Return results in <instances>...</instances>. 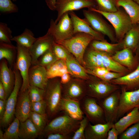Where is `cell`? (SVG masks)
I'll return each mask as SVG.
<instances>
[{
  "instance_id": "obj_1",
  "label": "cell",
  "mask_w": 139,
  "mask_h": 139,
  "mask_svg": "<svg viewBox=\"0 0 139 139\" xmlns=\"http://www.w3.org/2000/svg\"><path fill=\"white\" fill-rule=\"evenodd\" d=\"M88 9L99 13L104 16L111 24L118 42L121 41L125 34L133 27L130 18L125 10L120 7L116 11L106 12L100 11L94 7Z\"/></svg>"
},
{
  "instance_id": "obj_2",
  "label": "cell",
  "mask_w": 139,
  "mask_h": 139,
  "mask_svg": "<svg viewBox=\"0 0 139 139\" xmlns=\"http://www.w3.org/2000/svg\"><path fill=\"white\" fill-rule=\"evenodd\" d=\"M94 39V38L90 34L78 32L70 38L57 43L64 47L74 56L80 64L85 67L84 54L89 44Z\"/></svg>"
},
{
  "instance_id": "obj_3",
  "label": "cell",
  "mask_w": 139,
  "mask_h": 139,
  "mask_svg": "<svg viewBox=\"0 0 139 139\" xmlns=\"http://www.w3.org/2000/svg\"><path fill=\"white\" fill-rule=\"evenodd\" d=\"M44 100L47 105V112L51 117L60 111L62 97V84L59 77L50 79L45 89Z\"/></svg>"
},
{
  "instance_id": "obj_4",
  "label": "cell",
  "mask_w": 139,
  "mask_h": 139,
  "mask_svg": "<svg viewBox=\"0 0 139 139\" xmlns=\"http://www.w3.org/2000/svg\"><path fill=\"white\" fill-rule=\"evenodd\" d=\"M64 113L46 125L43 132L47 135L59 133L71 135L74 133L79 127L80 120L75 119Z\"/></svg>"
},
{
  "instance_id": "obj_5",
  "label": "cell",
  "mask_w": 139,
  "mask_h": 139,
  "mask_svg": "<svg viewBox=\"0 0 139 139\" xmlns=\"http://www.w3.org/2000/svg\"><path fill=\"white\" fill-rule=\"evenodd\" d=\"M47 32L58 43L71 37L74 34L73 23L68 12L64 14L57 23L51 19Z\"/></svg>"
},
{
  "instance_id": "obj_6",
  "label": "cell",
  "mask_w": 139,
  "mask_h": 139,
  "mask_svg": "<svg viewBox=\"0 0 139 139\" xmlns=\"http://www.w3.org/2000/svg\"><path fill=\"white\" fill-rule=\"evenodd\" d=\"M86 80L87 95L97 100L101 99L120 89V86L104 81L90 75Z\"/></svg>"
},
{
  "instance_id": "obj_7",
  "label": "cell",
  "mask_w": 139,
  "mask_h": 139,
  "mask_svg": "<svg viewBox=\"0 0 139 139\" xmlns=\"http://www.w3.org/2000/svg\"><path fill=\"white\" fill-rule=\"evenodd\" d=\"M84 19L96 31L104 36H106L112 42H118L113 27L102 17L101 14L96 12L83 10Z\"/></svg>"
},
{
  "instance_id": "obj_8",
  "label": "cell",
  "mask_w": 139,
  "mask_h": 139,
  "mask_svg": "<svg viewBox=\"0 0 139 139\" xmlns=\"http://www.w3.org/2000/svg\"><path fill=\"white\" fill-rule=\"evenodd\" d=\"M17 54L14 68L19 71L22 83L19 93L28 89L29 86L28 73L32 65V59L29 49L16 44Z\"/></svg>"
},
{
  "instance_id": "obj_9",
  "label": "cell",
  "mask_w": 139,
  "mask_h": 139,
  "mask_svg": "<svg viewBox=\"0 0 139 139\" xmlns=\"http://www.w3.org/2000/svg\"><path fill=\"white\" fill-rule=\"evenodd\" d=\"M13 70L15 75L14 87L7 100L5 111L3 117L0 119L1 125L4 127L9 125L15 115L18 95L22 83V79L19 70L14 68Z\"/></svg>"
},
{
  "instance_id": "obj_10",
  "label": "cell",
  "mask_w": 139,
  "mask_h": 139,
  "mask_svg": "<svg viewBox=\"0 0 139 139\" xmlns=\"http://www.w3.org/2000/svg\"><path fill=\"white\" fill-rule=\"evenodd\" d=\"M81 109L92 124L107 123L104 113L95 98L86 95L80 101Z\"/></svg>"
},
{
  "instance_id": "obj_11",
  "label": "cell",
  "mask_w": 139,
  "mask_h": 139,
  "mask_svg": "<svg viewBox=\"0 0 139 139\" xmlns=\"http://www.w3.org/2000/svg\"><path fill=\"white\" fill-rule=\"evenodd\" d=\"M120 93V89L105 97L98 100L103 110L107 123L114 124L118 119Z\"/></svg>"
},
{
  "instance_id": "obj_12",
  "label": "cell",
  "mask_w": 139,
  "mask_h": 139,
  "mask_svg": "<svg viewBox=\"0 0 139 139\" xmlns=\"http://www.w3.org/2000/svg\"><path fill=\"white\" fill-rule=\"evenodd\" d=\"M86 80L73 77L65 84H62L63 97L81 101L87 95Z\"/></svg>"
},
{
  "instance_id": "obj_13",
  "label": "cell",
  "mask_w": 139,
  "mask_h": 139,
  "mask_svg": "<svg viewBox=\"0 0 139 139\" xmlns=\"http://www.w3.org/2000/svg\"><path fill=\"white\" fill-rule=\"evenodd\" d=\"M96 8L93 0H57L56 9L57 15L55 22L57 23L65 13L81 9Z\"/></svg>"
},
{
  "instance_id": "obj_14",
  "label": "cell",
  "mask_w": 139,
  "mask_h": 139,
  "mask_svg": "<svg viewBox=\"0 0 139 139\" xmlns=\"http://www.w3.org/2000/svg\"><path fill=\"white\" fill-rule=\"evenodd\" d=\"M118 119L135 108L139 107V88L132 91H126L121 86Z\"/></svg>"
},
{
  "instance_id": "obj_15",
  "label": "cell",
  "mask_w": 139,
  "mask_h": 139,
  "mask_svg": "<svg viewBox=\"0 0 139 139\" xmlns=\"http://www.w3.org/2000/svg\"><path fill=\"white\" fill-rule=\"evenodd\" d=\"M54 40L52 36L48 32L44 36L37 38L29 49L32 59V65L37 64L38 59L42 55L52 48Z\"/></svg>"
},
{
  "instance_id": "obj_16",
  "label": "cell",
  "mask_w": 139,
  "mask_h": 139,
  "mask_svg": "<svg viewBox=\"0 0 139 139\" xmlns=\"http://www.w3.org/2000/svg\"><path fill=\"white\" fill-rule=\"evenodd\" d=\"M68 13L73 23L74 34L82 32L92 36L95 40H106L104 36L95 31L84 19L79 18L73 11Z\"/></svg>"
},
{
  "instance_id": "obj_17",
  "label": "cell",
  "mask_w": 139,
  "mask_h": 139,
  "mask_svg": "<svg viewBox=\"0 0 139 139\" xmlns=\"http://www.w3.org/2000/svg\"><path fill=\"white\" fill-rule=\"evenodd\" d=\"M0 81L3 84L7 99L12 91L15 82V75L13 70L8 66L5 59L0 60Z\"/></svg>"
},
{
  "instance_id": "obj_18",
  "label": "cell",
  "mask_w": 139,
  "mask_h": 139,
  "mask_svg": "<svg viewBox=\"0 0 139 139\" xmlns=\"http://www.w3.org/2000/svg\"><path fill=\"white\" fill-rule=\"evenodd\" d=\"M130 49L125 48L117 51L111 57L115 62L132 72L139 64L138 59Z\"/></svg>"
},
{
  "instance_id": "obj_19",
  "label": "cell",
  "mask_w": 139,
  "mask_h": 139,
  "mask_svg": "<svg viewBox=\"0 0 139 139\" xmlns=\"http://www.w3.org/2000/svg\"><path fill=\"white\" fill-rule=\"evenodd\" d=\"M32 65L28 73L30 85L45 89L49 79L47 77L46 69L38 64Z\"/></svg>"
},
{
  "instance_id": "obj_20",
  "label": "cell",
  "mask_w": 139,
  "mask_h": 139,
  "mask_svg": "<svg viewBox=\"0 0 139 139\" xmlns=\"http://www.w3.org/2000/svg\"><path fill=\"white\" fill-rule=\"evenodd\" d=\"M16 105L15 115L20 122H24L29 118L31 112V101L28 89L19 93Z\"/></svg>"
},
{
  "instance_id": "obj_21",
  "label": "cell",
  "mask_w": 139,
  "mask_h": 139,
  "mask_svg": "<svg viewBox=\"0 0 139 139\" xmlns=\"http://www.w3.org/2000/svg\"><path fill=\"white\" fill-rule=\"evenodd\" d=\"M110 83L119 85L127 91H132L139 89V64L133 71L117 79L112 80Z\"/></svg>"
},
{
  "instance_id": "obj_22",
  "label": "cell",
  "mask_w": 139,
  "mask_h": 139,
  "mask_svg": "<svg viewBox=\"0 0 139 139\" xmlns=\"http://www.w3.org/2000/svg\"><path fill=\"white\" fill-rule=\"evenodd\" d=\"M114 126V123L91 124L90 122L85 131V139H106L108 131Z\"/></svg>"
},
{
  "instance_id": "obj_23",
  "label": "cell",
  "mask_w": 139,
  "mask_h": 139,
  "mask_svg": "<svg viewBox=\"0 0 139 139\" xmlns=\"http://www.w3.org/2000/svg\"><path fill=\"white\" fill-rule=\"evenodd\" d=\"M60 110L63 111L76 120H81L84 117L80 101L70 98L62 97L60 103Z\"/></svg>"
},
{
  "instance_id": "obj_24",
  "label": "cell",
  "mask_w": 139,
  "mask_h": 139,
  "mask_svg": "<svg viewBox=\"0 0 139 139\" xmlns=\"http://www.w3.org/2000/svg\"><path fill=\"white\" fill-rule=\"evenodd\" d=\"M65 62L67 69L73 77L85 80L90 78V75L87 70L80 64L70 53L68 55Z\"/></svg>"
},
{
  "instance_id": "obj_25",
  "label": "cell",
  "mask_w": 139,
  "mask_h": 139,
  "mask_svg": "<svg viewBox=\"0 0 139 139\" xmlns=\"http://www.w3.org/2000/svg\"><path fill=\"white\" fill-rule=\"evenodd\" d=\"M138 122L139 107H137L121 118L114 124V126L120 135L128 128Z\"/></svg>"
},
{
  "instance_id": "obj_26",
  "label": "cell",
  "mask_w": 139,
  "mask_h": 139,
  "mask_svg": "<svg viewBox=\"0 0 139 139\" xmlns=\"http://www.w3.org/2000/svg\"><path fill=\"white\" fill-rule=\"evenodd\" d=\"M89 47L95 50L105 53L111 56L117 51L122 49L121 43H110L106 40L104 41L93 40Z\"/></svg>"
},
{
  "instance_id": "obj_27",
  "label": "cell",
  "mask_w": 139,
  "mask_h": 139,
  "mask_svg": "<svg viewBox=\"0 0 139 139\" xmlns=\"http://www.w3.org/2000/svg\"><path fill=\"white\" fill-rule=\"evenodd\" d=\"M119 42L122 49L128 48L135 53L139 44V31L137 24H134Z\"/></svg>"
},
{
  "instance_id": "obj_28",
  "label": "cell",
  "mask_w": 139,
  "mask_h": 139,
  "mask_svg": "<svg viewBox=\"0 0 139 139\" xmlns=\"http://www.w3.org/2000/svg\"><path fill=\"white\" fill-rule=\"evenodd\" d=\"M16 46L12 44L0 41V60L5 59L9 66L13 70L16 59Z\"/></svg>"
},
{
  "instance_id": "obj_29",
  "label": "cell",
  "mask_w": 139,
  "mask_h": 139,
  "mask_svg": "<svg viewBox=\"0 0 139 139\" xmlns=\"http://www.w3.org/2000/svg\"><path fill=\"white\" fill-rule=\"evenodd\" d=\"M118 7H122L129 16L133 24L139 22V5L133 0H117Z\"/></svg>"
},
{
  "instance_id": "obj_30",
  "label": "cell",
  "mask_w": 139,
  "mask_h": 139,
  "mask_svg": "<svg viewBox=\"0 0 139 139\" xmlns=\"http://www.w3.org/2000/svg\"><path fill=\"white\" fill-rule=\"evenodd\" d=\"M97 51L102 67L111 71L122 73L125 75L131 72L126 67L115 62L111 56L105 53Z\"/></svg>"
},
{
  "instance_id": "obj_31",
  "label": "cell",
  "mask_w": 139,
  "mask_h": 139,
  "mask_svg": "<svg viewBox=\"0 0 139 139\" xmlns=\"http://www.w3.org/2000/svg\"><path fill=\"white\" fill-rule=\"evenodd\" d=\"M41 133L29 118L24 122H20L19 134L20 138L34 139Z\"/></svg>"
},
{
  "instance_id": "obj_32",
  "label": "cell",
  "mask_w": 139,
  "mask_h": 139,
  "mask_svg": "<svg viewBox=\"0 0 139 139\" xmlns=\"http://www.w3.org/2000/svg\"><path fill=\"white\" fill-rule=\"evenodd\" d=\"M85 67L91 70L97 67H102L100 58L96 51L88 47L84 56Z\"/></svg>"
},
{
  "instance_id": "obj_33",
  "label": "cell",
  "mask_w": 139,
  "mask_h": 139,
  "mask_svg": "<svg viewBox=\"0 0 139 139\" xmlns=\"http://www.w3.org/2000/svg\"><path fill=\"white\" fill-rule=\"evenodd\" d=\"M46 70L49 79L60 77L66 73H70L66 66L65 61L62 59L57 60Z\"/></svg>"
},
{
  "instance_id": "obj_34",
  "label": "cell",
  "mask_w": 139,
  "mask_h": 139,
  "mask_svg": "<svg viewBox=\"0 0 139 139\" xmlns=\"http://www.w3.org/2000/svg\"><path fill=\"white\" fill-rule=\"evenodd\" d=\"M36 39L32 32L30 30L26 28L22 33L13 37L11 40L16 42V44L29 49Z\"/></svg>"
},
{
  "instance_id": "obj_35",
  "label": "cell",
  "mask_w": 139,
  "mask_h": 139,
  "mask_svg": "<svg viewBox=\"0 0 139 139\" xmlns=\"http://www.w3.org/2000/svg\"><path fill=\"white\" fill-rule=\"evenodd\" d=\"M95 2L97 9L104 12H112L117 11L118 7L117 0H93Z\"/></svg>"
},
{
  "instance_id": "obj_36",
  "label": "cell",
  "mask_w": 139,
  "mask_h": 139,
  "mask_svg": "<svg viewBox=\"0 0 139 139\" xmlns=\"http://www.w3.org/2000/svg\"><path fill=\"white\" fill-rule=\"evenodd\" d=\"M20 121L16 118L4 133L3 139H18Z\"/></svg>"
},
{
  "instance_id": "obj_37",
  "label": "cell",
  "mask_w": 139,
  "mask_h": 139,
  "mask_svg": "<svg viewBox=\"0 0 139 139\" xmlns=\"http://www.w3.org/2000/svg\"><path fill=\"white\" fill-rule=\"evenodd\" d=\"M29 118L41 133L43 132L46 125L47 115H42L31 111Z\"/></svg>"
},
{
  "instance_id": "obj_38",
  "label": "cell",
  "mask_w": 139,
  "mask_h": 139,
  "mask_svg": "<svg viewBox=\"0 0 139 139\" xmlns=\"http://www.w3.org/2000/svg\"><path fill=\"white\" fill-rule=\"evenodd\" d=\"M57 60L51 48L40 57L38 60L37 64L44 67L47 69Z\"/></svg>"
},
{
  "instance_id": "obj_39",
  "label": "cell",
  "mask_w": 139,
  "mask_h": 139,
  "mask_svg": "<svg viewBox=\"0 0 139 139\" xmlns=\"http://www.w3.org/2000/svg\"><path fill=\"white\" fill-rule=\"evenodd\" d=\"M120 135L119 139H139V122L128 128Z\"/></svg>"
},
{
  "instance_id": "obj_40",
  "label": "cell",
  "mask_w": 139,
  "mask_h": 139,
  "mask_svg": "<svg viewBox=\"0 0 139 139\" xmlns=\"http://www.w3.org/2000/svg\"><path fill=\"white\" fill-rule=\"evenodd\" d=\"M28 89L31 102H37L44 99L45 89L32 85H30Z\"/></svg>"
},
{
  "instance_id": "obj_41",
  "label": "cell",
  "mask_w": 139,
  "mask_h": 139,
  "mask_svg": "<svg viewBox=\"0 0 139 139\" xmlns=\"http://www.w3.org/2000/svg\"><path fill=\"white\" fill-rule=\"evenodd\" d=\"M13 38L12 31L4 23H0V41L11 44V39Z\"/></svg>"
},
{
  "instance_id": "obj_42",
  "label": "cell",
  "mask_w": 139,
  "mask_h": 139,
  "mask_svg": "<svg viewBox=\"0 0 139 139\" xmlns=\"http://www.w3.org/2000/svg\"><path fill=\"white\" fill-rule=\"evenodd\" d=\"M17 6L11 0H0V11L2 13L10 14L17 12Z\"/></svg>"
},
{
  "instance_id": "obj_43",
  "label": "cell",
  "mask_w": 139,
  "mask_h": 139,
  "mask_svg": "<svg viewBox=\"0 0 139 139\" xmlns=\"http://www.w3.org/2000/svg\"><path fill=\"white\" fill-rule=\"evenodd\" d=\"M51 49L58 59H62L65 61L70 53L62 46L55 41L53 44Z\"/></svg>"
},
{
  "instance_id": "obj_44",
  "label": "cell",
  "mask_w": 139,
  "mask_h": 139,
  "mask_svg": "<svg viewBox=\"0 0 139 139\" xmlns=\"http://www.w3.org/2000/svg\"><path fill=\"white\" fill-rule=\"evenodd\" d=\"M89 122L87 117L84 116L80 120L79 127L74 133L72 139H85V131Z\"/></svg>"
},
{
  "instance_id": "obj_45",
  "label": "cell",
  "mask_w": 139,
  "mask_h": 139,
  "mask_svg": "<svg viewBox=\"0 0 139 139\" xmlns=\"http://www.w3.org/2000/svg\"><path fill=\"white\" fill-rule=\"evenodd\" d=\"M31 109L42 115H47V105L44 99L39 101L31 102Z\"/></svg>"
},
{
  "instance_id": "obj_46",
  "label": "cell",
  "mask_w": 139,
  "mask_h": 139,
  "mask_svg": "<svg viewBox=\"0 0 139 139\" xmlns=\"http://www.w3.org/2000/svg\"><path fill=\"white\" fill-rule=\"evenodd\" d=\"M125 75L123 73L110 71L99 78L104 81L110 83L111 80L117 79Z\"/></svg>"
},
{
  "instance_id": "obj_47",
  "label": "cell",
  "mask_w": 139,
  "mask_h": 139,
  "mask_svg": "<svg viewBox=\"0 0 139 139\" xmlns=\"http://www.w3.org/2000/svg\"><path fill=\"white\" fill-rule=\"evenodd\" d=\"M87 70L89 74L95 76L98 78L103 76L107 72L110 71L103 67H97L91 70Z\"/></svg>"
},
{
  "instance_id": "obj_48",
  "label": "cell",
  "mask_w": 139,
  "mask_h": 139,
  "mask_svg": "<svg viewBox=\"0 0 139 139\" xmlns=\"http://www.w3.org/2000/svg\"><path fill=\"white\" fill-rule=\"evenodd\" d=\"M72 137L70 135L65 134L59 133H50L47 135V139H69Z\"/></svg>"
},
{
  "instance_id": "obj_49",
  "label": "cell",
  "mask_w": 139,
  "mask_h": 139,
  "mask_svg": "<svg viewBox=\"0 0 139 139\" xmlns=\"http://www.w3.org/2000/svg\"><path fill=\"white\" fill-rule=\"evenodd\" d=\"M119 135L118 131L114 126L108 131L106 139H117Z\"/></svg>"
},
{
  "instance_id": "obj_50",
  "label": "cell",
  "mask_w": 139,
  "mask_h": 139,
  "mask_svg": "<svg viewBox=\"0 0 139 139\" xmlns=\"http://www.w3.org/2000/svg\"><path fill=\"white\" fill-rule=\"evenodd\" d=\"M7 100L0 99V119H1L5 113Z\"/></svg>"
},
{
  "instance_id": "obj_51",
  "label": "cell",
  "mask_w": 139,
  "mask_h": 139,
  "mask_svg": "<svg viewBox=\"0 0 139 139\" xmlns=\"http://www.w3.org/2000/svg\"><path fill=\"white\" fill-rule=\"evenodd\" d=\"M70 74L66 73L63 74L60 77V82L62 84H65L68 83L71 79Z\"/></svg>"
},
{
  "instance_id": "obj_52",
  "label": "cell",
  "mask_w": 139,
  "mask_h": 139,
  "mask_svg": "<svg viewBox=\"0 0 139 139\" xmlns=\"http://www.w3.org/2000/svg\"><path fill=\"white\" fill-rule=\"evenodd\" d=\"M47 6L51 10L54 11L56 9V4L57 0H45Z\"/></svg>"
},
{
  "instance_id": "obj_53",
  "label": "cell",
  "mask_w": 139,
  "mask_h": 139,
  "mask_svg": "<svg viewBox=\"0 0 139 139\" xmlns=\"http://www.w3.org/2000/svg\"><path fill=\"white\" fill-rule=\"evenodd\" d=\"M0 99L2 100H7L5 91L3 84L0 81Z\"/></svg>"
},
{
  "instance_id": "obj_54",
  "label": "cell",
  "mask_w": 139,
  "mask_h": 139,
  "mask_svg": "<svg viewBox=\"0 0 139 139\" xmlns=\"http://www.w3.org/2000/svg\"><path fill=\"white\" fill-rule=\"evenodd\" d=\"M135 56L137 57L139 61V44L135 52Z\"/></svg>"
},
{
  "instance_id": "obj_55",
  "label": "cell",
  "mask_w": 139,
  "mask_h": 139,
  "mask_svg": "<svg viewBox=\"0 0 139 139\" xmlns=\"http://www.w3.org/2000/svg\"><path fill=\"white\" fill-rule=\"evenodd\" d=\"M4 133L1 129L0 130V139H3Z\"/></svg>"
},
{
  "instance_id": "obj_56",
  "label": "cell",
  "mask_w": 139,
  "mask_h": 139,
  "mask_svg": "<svg viewBox=\"0 0 139 139\" xmlns=\"http://www.w3.org/2000/svg\"><path fill=\"white\" fill-rule=\"evenodd\" d=\"M136 3L139 5V0H133Z\"/></svg>"
},
{
  "instance_id": "obj_57",
  "label": "cell",
  "mask_w": 139,
  "mask_h": 139,
  "mask_svg": "<svg viewBox=\"0 0 139 139\" xmlns=\"http://www.w3.org/2000/svg\"><path fill=\"white\" fill-rule=\"evenodd\" d=\"M137 25L138 29L139 31V22L137 24Z\"/></svg>"
},
{
  "instance_id": "obj_58",
  "label": "cell",
  "mask_w": 139,
  "mask_h": 139,
  "mask_svg": "<svg viewBox=\"0 0 139 139\" xmlns=\"http://www.w3.org/2000/svg\"><path fill=\"white\" fill-rule=\"evenodd\" d=\"M13 1H14V2H15V1H16L17 0H12Z\"/></svg>"
}]
</instances>
